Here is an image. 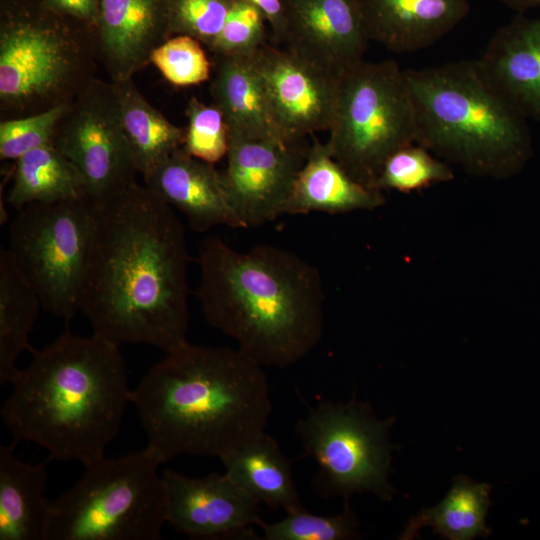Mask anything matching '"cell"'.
Returning a JSON list of instances; mask_svg holds the SVG:
<instances>
[{"label": "cell", "instance_id": "6", "mask_svg": "<svg viewBox=\"0 0 540 540\" xmlns=\"http://www.w3.org/2000/svg\"><path fill=\"white\" fill-rule=\"evenodd\" d=\"M160 456L149 446L118 458L101 457L51 501L46 540H158L168 497Z\"/></svg>", "mask_w": 540, "mask_h": 540}, {"label": "cell", "instance_id": "3", "mask_svg": "<svg viewBox=\"0 0 540 540\" xmlns=\"http://www.w3.org/2000/svg\"><path fill=\"white\" fill-rule=\"evenodd\" d=\"M197 262L206 321L254 361L288 368L318 345L325 292L313 264L268 244L238 251L216 236L203 241Z\"/></svg>", "mask_w": 540, "mask_h": 540}, {"label": "cell", "instance_id": "18", "mask_svg": "<svg viewBox=\"0 0 540 540\" xmlns=\"http://www.w3.org/2000/svg\"><path fill=\"white\" fill-rule=\"evenodd\" d=\"M369 41L394 53L428 48L469 14V0H355Z\"/></svg>", "mask_w": 540, "mask_h": 540}, {"label": "cell", "instance_id": "12", "mask_svg": "<svg viewBox=\"0 0 540 540\" xmlns=\"http://www.w3.org/2000/svg\"><path fill=\"white\" fill-rule=\"evenodd\" d=\"M250 57L272 118L286 141H301L329 130L339 76L268 43Z\"/></svg>", "mask_w": 540, "mask_h": 540}, {"label": "cell", "instance_id": "20", "mask_svg": "<svg viewBox=\"0 0 540 540\" xmlns=\"http://www.w3.org/2000/svg\"><path fill=\"white\" fill-rule=\"evenodd\" d=\"M384 204L383 191L354 179L332 157L326 143L314 140L293 183L283 215L344 214L374 210Z\"/></svg>", "mask_w": 540, "mask_h": 540}, {"label": "cell", "instance_id": "4", "mask_svg": "<svg viewBox=\"0 0 540 540\" xmlns=\"http://www.w3.org/2000/svg\"><path fill=\"white\" fill-rule=\"evenodd\" d=\"M32 355L1 409L14 440L38 444L49 459L84 466L104 457L131 403L120 346L66 328Z\"/></svg>", "mask_w": 540, "mask_h": 540}, {"label": "cell", "instance_id": "35", "mask_svg": "<svg viewBox=\"0 0 540 540\" xmlns=\"http://www.w3.org/2000/svg\"><path fill=\"white\" fill-rule=\"evenodd\" d=\"M53 10L97 26L99 0H47Z\"/></svg>", "mask_w": 540, "mask_h": 540}, {"label": "cell", "instance_id": "9", "mask_svg": "<svg viewBox=\"0 0 540 540\" xmlns=\"http://www.w3.org/2000/svg\"><path fill=\"white\" fill-rule=\"evenodd\" d=\"M95 231V209L83 200L35 203L18 210L8 252L42 308L69 323L81 311Z\"/></svg>", "mask_w": 540, "mask_h": 540}, {"label": "cell", "instance_id": "7", "mask_svg": "<svg viewBox=\"0 0 540 540\" xmlns=\"http://www.w3.org/2000/svg\"><path fill=\"white\" fill-rule=\"evenodd\" d=\"M328 132L332 157L354 179L375 188L385 161L417 141L406 70L392 60H363L340 74Z\"/></svg>", "mask_w": 540, "mask_h": 540}, {"label": "cell", "instance_id": "25", "mask_svg": "<svg viewBox=\"0 0 540 540\" xmlns=\"http://www.w3.org/2000/svg\"><path fill=\"white\" fill-rule=\"evenodd\" d=\"M492 487L465 475H457L445 498L436 506L422 509L412 516L399 539L411 540L422 527H431L433 533L449 540L487 538L491 529L486 517L491 505Z\"/></svg>", "mask_w": 540, "mask_h": 540}, {"label": "cell", "instance_id": "29", "mask_svg": "<svg viewBox=\"0 0 540 540\" xmlns=\"http://www.w3.org/2000/svg\"><path fill=\"white\" fill-rule=\"evenodd\" d=\"M259 526L265 540H350L360 536V523L349 503L335 515H315L303 508Z\"/></svg>", "mask_w": 540, "mask_h": 540}, {"label": "cell", "instance_id": "27", "mask_svg": "<svg viewBox=\"0 0 540 540\" xmlns=\"http://www.w3.org/2000/svg\"><path fill=\"white\" fill-rule=\"evenodd\" d=\"M83 199L87 200L79 173L53 144L34 149L15 161L7 201L16 210L35 203Z\"/></svg>", "mask_w": 540, "mask_h": 540}, {"label": "cell", "instance_id": "2", "mask_svg": "<svg viewBox=\"0 0 540 540\" xmlns=\"http://www.w3.org/2000/svg\"><path fill=\"white\" fill-rule=\"evenodd\" d=\"M164 463L217 457L265 431L272 402L263 366L241 350L189 342L153 365L131 393Z\"/></svg>", "mask_w": 540, "mask_h": 540}, {"label": "cell", "instance_id": "10", "mask_svg": "<svg viewBox=\"0 0 540 540\" xmlns=\"http://www.w3.org/2000/svg\"><path fill=\"white\" fill-rule=\"evenodd\" d=\"M88 55L61 26L19 19L0 32L2 109L34 114L72 100L90 81Z\"/></svg>", "mask_w": 540, "mask_h": 540}, {"label": "cell", "instance_id": "32", "mask_svg": "<svg viewBox=\"0 0 540 540\" xmlns=\"http://www.w3.org/2000/svg\"><path fill=\"white\" fill-rule=\"evenodd\" d=\"M202 43L188 35H175L160 44L150 62L175 86L198 85L210 78L211 64Z\"/></svg>", "mask_w": 540, "mask_h": 540}, {"label": "cell", "instance_id": "24", "mask_svg": "<svg viewBox=\"0 0 540 540\" xmlns=\"http://www.w3.org/2000/svg\"><path fill=\"white\" fill-rule=\"evenodd\" d=\"M112 84L122 132L138 173L145 176L183 147L185 129L154 108L132 79Z\"/></svg>", "mask_w": 540, "mask_h": 540}, {"label": "cell", "instance_id": "13", "mask_svg": "<svg viewBox=\"0 0 540 540\" xmlns=\"http://www.w3.org/2000/svg\"><path fill=\"white\" fill-rule=\"evenodd\" d=\"M309 146L301 141L246 139L229 135L222 173L242 228L258 227L283 215Z\"/></svg>", "mask_w": 540, "mask_h": 540}, {"label": "cell", "instance_id": "28", "mask_svg": "<svg viewBox=\"0 0 540 540\" xmlns=\"http://www.w3.org/2000/svg\"><path fill=\"white\" fill-rule=\"evenodd\" d=\"M454 179L447 162L414 143L394 152L383 164L374 187L410 193Z\"/></svg>", "mask_w": 540, "mask_h": 540}, {"label": "cell", "instance_id": "16", "mask_svg": "<svg viewBox=\"0 0 540 540\" xmlns=\"http://www.w3.org/2000/svg\"><path fill=\"white\" fill-rule=\"evenodd\" d=\"M96 28L111 81L132 79L171 37L167 0H99Z\"/></svg>", "mask_w": 540, "mask_h": 540}, {"label": "cell", "instance_id": "8", "mask_svg": "<svg viewBox=\"0 0 540 540\" xmlns=\"http://www.w3.org/2000/svg\"><path fill=\"white\" fill-rule=\"evenodd\" d=\"M394 417L378 419L369 403L322 401L309 406L295 426L304 455L317 465L313 486L323 498L373 493L391 501L389 482Z\"/></svg>", "mask_w": 540, "mask_h": 540}, {"label": "cell", "instance_id": "34", "mask_svg": "<svg viewBox=\"0 0 540 540\" xmlns=\"http://www.w3.org/2000/svg\"><path fill=\"white\" fill-rule=\"evenodd\" d=\"M235 0H167L171 36L188 35L208 48L220 34Z\"/></svg>", "mask_w": 540, "mask_h": 540}, {"label": "cell", "instance_id": "37", "mask_svg": "<svg viewBox=\"0 0 540 540\" xmlns=\"http://www.w3.org/2000/svg\"><path fill=\"white\" fill-rule=\"evenodd\" d=\"M509 8L523 13L532 8L540 7V0H499Z\"/></svg>", "mask_w": 540, "mask_h": 540}, {"label": "cell", "instance_id": "5", "mask_svg": "<svg viewBox=\"0 0 540 540\" xmlns=\"http://www.w3.org/2000/svg\"><path fill=\"white\" fill-rule=\"evenodd\" d=\"M417 141L478 177L505 179L532 155L527 118L489 81L478 60L406 70Z\"/></svg>", "mask_w": 540, "mask_h": 540}, {"label": "cell", "instance_id": "21", "mask_svg": "<svg viewBox=\"0 0 540 540\" xmlns=\"http://www.w3.org/2000/svg\"><path fill=\"white\" fill-rule=\"evenodd\" d=\"M225 474L259 505L286 513L303 509L294 480L293 462L266 431L221 459Z\"/></svg>", "mask_w": 540, "mask_h": 540}, {"label": "cell", "instance_id": "23", "mask_svg": "<svg viewBox=\"0 0 540 540\" xmlns=\"http://www.w3.org/2000/svg\"><path fill=\"white\" fill-rule=\"evenodd\" d=\"M211 95L230 136L286 141L270 113L251 57H217Z\"/></svg>", "mask_w": 540, "mask_h": 540}, {"label": "cell", "instance_id": "33", "mask_svg": "<svg viewBox=\"0 0 540 540\" xmlns=\"http://www.w3.org/2000/svg\"><path fill=\"white\" fill-rule=\"evenodd\" d=\"M267 19L247 0H235L225 24L209 48L217 57L252 56L267 44Z\"/></svg>", "mask_w": 540, "mask_h": 540}, {"label": "cell", "instance_id": "19", "mask_svg": "<svg viewBox=\"0 0 540 540\" xmlns=\"http://www.w3.org/2000/svg\"><path fill=\"white\" fill-rule=\"evenodd\" d=\"M477 60L492 85L527 119L540 123V17H514Z\"/></svg>", "mask_w": 540, "mask_h": 540}, {"label": "cell", "instance_id": "30", "mask_svg": "<svg viewBox=\"0 0 540 540\" xmlns=\"http://www.w3.org/2000/svg\"><path fill=\"white\" fill-rule=\"evenodd\" d=\"M70 101L34 114L2 121L0 123L1 160L16 161L34 149L53 144L57 126L66 113Z\"/></svg>", "mask_w": 540, "mask_h": 540}, {"label": "cell", "instance_id": "26", "mask_svg": "<svg viewBox=\"0 0 540 540\" xmlns=\"http://www.w3.org/2000/svg\"><path fill=\"white\" fill-rule=\"evenodd\" d=\"M42 307L35 290L13 262L7 248L0 249V384L12 383L21 369L20 355L33 348L29 336Z\"/></svg>", "mask_w": 540, "mask_h": 540}, {"label": "cell", "instance_id": "14", "mask_svg": "<svg viewBox=\"0 0 540 540\" xmlns=\"http://www.w3.org/2000/svg\"><path fill=\"white\" fill-rule=\"evenodd\" d=\"M162 477L168 497L167 523L189 538H245L263 521L259 504L225 473L190 477L165 469Z\"/></svg>", "mask_w": 540, "mask_h": 540}, {"label": "cell", "instance_id": "31", "mask_svg": "<svg viewBox=\"0 0 540 540\" xmlns=\"http://www.w3.org/2000/svg\"><path fill=\"white\" fill-rule=\"evenodd\" d=\"M188 127L182 149L190 156L214 164L226 157L229 130L216 105H207L191 97L186 108Z\"/></svg>", "mask_w": 540, "mask_h": 540}, {"label": "cell", "instance_id": "11", "mask_svg": "<svg viewBox=\"0 0 540 540\" xmlns=\"http://www.w3.org/2000/svg\"><path fill=\"white\" fill-rule=\"evenodd\" d=\"M53 145L79 173L93 206L136 182L138 171L122 132L112 82L93 79L70 101Z\"/></svg>", "mask_w": 540, "mask_h": 540}, {"label": "cell", "instance_id": "36", "mask_svg": "<svg viewBox=\"0 0 540 540\" xmlns=\"http://www.w3.org/2000/svg\"><path fill=\"white\" fill-rule=\"evenodd\" d=\"M265 15L272 31V38L282 43L284 35V5L282 0H247Z\"/></svg>", "mask_w": 540, "mask_h": 540}, {"label": "cell", "instance_id": "15", "mask_svg": "<svg viewBox=\"0 0 540 540\" xmlns=\"http://www.w3.org/2000/svg\"><path fill=\"white\" fill-rule=\"evenodd\" d=\"M287 49L339 76L363 61L368 38L355 0H282Z\"/></svg>", "mask_w": 540, "mask_h": 540}, {"label": "cell", "instance_id": "22", "mask_svg": "<svg viewBox=\"0 0 540 540\" xmlns=\"http://www.w3.org/2000/svg\"><path fill=\"white\" fill-rule=\"evenodd\" d=\"M45 463H25L14 444L0 447V540H46L51 501Z\"/></svg>", "mask_w": 540, "mask_h": 540}, {"label": "cell", "instance_id": "17", "mask_svg": "<svg viewBox=\"0 0 540 540\" xmlns=\"http://www.w3.org/2000/svg\"><path fill=\"white\" fill-rule=\"evenodd\" d=\"M143 178L144 185L184 215L193 231L206 232L217 226L242 228L222 173L182 148Z\"/></svg>", "mask_w": 540, "mask_h": 540}, {"label": "cell", "instance_id": "1", "mask_svg": "<svg viewBox=\"0 0 540 540\" xmlns=\"http://www.w3.org/2000/svg\"><path fill=\"white\" fill-rule=\"evenodd\" d=\"M93 207L81 304L93 334L166 354L187 344L190 258L174 209L137 182Z\"/></svg>", "mask_w": 540, "mask_h": 540}]
</instances>
